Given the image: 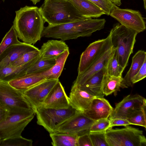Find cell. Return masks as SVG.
Listing matches in <instances>:
<instances>
[{"label": "cell", "instance_id": "4dcf8cb0", "mask_svg": "<svg viewBox=\"0 0 146 146\" xmlns=\"http://www.w3.org/2000/svg\"><path fill=\"white\" fill-rule=\"evenodd\" d=\"M126 119L131 125L146 128V108L137 110L132 113Z\"/></svg>", "mask_w": 146, "mask_h": 146}, {"label": "cell", "instance_id": "277c9868", "mask_svg": "<svg viewBox=\"0 0 146 146\" xmlns=\"http://www.w3.org/2000/svg\"><path fill=\"white\" fill-rule=\"evenodd\" d=\"M137 34L136 31L117 23L113 26L109 34L112 45L115 49L118 62L124 69L133 53Z\"/></svg>", "mask_w": 146, "mask_h": 146}, {"label": "cell", "instance_id": "7a4b0ae2", "mask_svg": "<svg viewBox=\"0 0 146 146\" xmlns=\"http://www.w3.org/2000/svg\"><path fill=\"white\" fill-rule=\"evenodd\" d=\"M106 22L104 19L85 18L62 24L48 25L44 27L42 36L60 39L63 41L80 37L89 36L94 33L103 29Z\"/></svg>", "mask_w": 146, "mask_h": 146}, {"label": "cell", "instance_id": "603a6c76", "mask_svg": "<svg viewBox=\"0 0 146 146\" xmlns=\"http://www.w3.org/2000/svg\"><path fill=\"white\" fill-rule=\"evenodd\" d=\"M40 57L22 66H14L9 65L0 69V81L9 82L25 75L28 69Z\"/></svg>", "mask_w": 146, "mask_h": 146}, {"label": "cell", "instance_id": "74e56055", "mask_svg": "<svg viewBox=\"0 0 146 146\" xmlns=\"http://www.w3.org/2000/svg\"><path fill=\"white\" fill-rule=\"evenodd\" d=\"M89 132L78 136V146H92Z\"/></svg>", "mask_w": 146, "mask_h": 146}, {"label": "cell", "instance_id": "836d02e7", "mask_svg": "<svg viewBox=\"0 0 146 146\" xmlns=\"http://www.w3.org/2000/svg\"><path fill=\"white\" fill-rule=\"evenodd\" d=\"M105 132H89L92 146H108L106 138Z\"/></svg>", "mask_w": 146, "mask_h": 146}, {"label": "cell", "instance_id": "30bf717a", "mask_svg": "<svg viewBox=\"0 0 146 146\" xmlns=\"http://www.w3.org/2000/svg\"><path fill=\"white\" fill-rule=\"evenodd\" d=\"M110 15L121 25L136 31L138 33L145 29V21L139 11L121 9L115 5Z\"/></svg>", "mask_w": 146, "mask_h": 146}, {"label": "cell", "instance_id": "f546056e", "mask_svg": "<svg viewBox=\"0 0 146 146\" xmlns=\"http://www.w3.org/2000/svg\"><path fill=\"white\" fill-rule=\"evenodd\" d=\"M106 69L107 73L110 75L122 77V73L124 69L119 65L118 62L115 50L110 58Z\"/></svg>", "mask_w": 146, "mask_h": 146}, {"label": "cell", "instance_id": "5b68a950", "mask_svg": "<svg viewBox=\"0 0 146 146\" xmlns=\"http://www.w3.org/2000/svg\"><path fill=\"white\" fill-rule=\"evenodd\" d=\"M35 114L34 111L30 110L9 111L6 118L0 122V141L21 136Z\"/></svg>", "mask_w": 146, "mask_h": 146}, {"label": "cell", "instance_id": "6da1fadb", "mask_svg": "<svg viewBox=\"0 0 146 146\" xmlns=\"http://www.w3.org/2000/svg\"><path fill=\"white\" fill-rule=\"evenodd\" d=\"M13 25L18 38L33 45L40 40L45 22L40 8L27 5L15 11Z\"/></svg>", "mask_w": 146, "mask_h": 146}, {"label": "cell", "instance_id": "60d3db41", "mask_svg": "<svg viewBox=\"0 0 146 146\" xmlns=\"http://www.w3.org/2000/svg\"><path fill=\"white\" fill-rule=\"evenodd\" d=\"M114 5L117 6H120L121 4V0H110Z\"/></svg>", "mask_w": 146, "mask_h": 146}, {"label": "cell", "instance_id": "484cf974", "mask_svg": "<svg viewBox=\"0 0 146 146\" xmlns=\"http://www.w3.org/2000/svg\"><path fill=\"white\" fill-rule=\"evenodd\" d=\"M122 77H117L108 74L106 71L102 82V90L104 95L107 96L114 93L115 95L120 91Z\"/></svg>", "mask_w": 146, "mask_h": 146}, {"label": "cell", "instance_id": "4fadbf2b", "mask_svg": "<svg viewBox=\"0 0 146 146\" xmlns=\"http://www.w3.org/2000/svg\"><path fill=\"white\" fill-rule=\"evenodd\" d=\"M146 107V100L145 98L138 94H129L116 104L109 119H126L135 110Z\"/></svg>", "mask_w": 146, "mask_h": 146}, {"label": "cell", "instance_id": "83f0119b", "mask_svg": "<svg viewBox=\"0 0 146 146\" xmlns=\"http://www.w3.org/2000/svg\"><path fill=\"white\" fill-rule=\"evenodd\" d=\"M12 26L6 33L0 44V58L4 52L12 45L20 42Z\"/></svg>", "mask_w": 146, "mask_h": 146}, {"label": "cell", "instance_id": "d6986e66", "mask_svg": "<svg viewBox=\"0 0 146 146\" xmlns=\"http://www.w3.org/2000/svg\"><path fill=\"white\" fill-rule=\"evenodd\" d=\"M68 50L69 48L64 41L53 40L44 43L39 49L40 57L45 60L56 59Z\"/></svg>", "mask_w": 146, "mask_h": 146}, {"label": "cell", "instance_id": "ba28073f", "mask_svg": "<svg viewBox=\"0 0 146 146\" xmlns=\"http://www.w3.org/2000/svg\"><path fill=\"white\" fill-rule=\"evenodd\" d=\"M0 105L9 111L30 110L35 112L23 92L13 87L8 82L1 81H0Z\"/></svg>", "mask_w": 146, "mask_h": 146}, {"label": "cell", "instance_id": "d6a6232c", "mask_svg": "<svg viewBox=\"0 0 146 146\" xmlns=\"http://www.w3.org/2000/svg\"><path fill=\"white\" fill-rule=\"evenodd\" d=\"M40 57L39 49L24 54L10 65L19 66L28 63Z\"/></svg>", "mask_w": 146, "mask_h": 146}, {"label": "cell", "instance_id": "d590c367", "mask_svg": "<svg viewBox=\"0 0 146 146\" xmlns=\"http://www.w3.org/2000/svg\"><path fill=\"white\" fill-rule=\"evenodd\" d=\"M99 7L107 15H110L115 5L110 0H88Z\"/></svg>", "mask_w": 146, "mask_h": 146}, {"label": "cell", "instance_id": "cb8c5ba5", "mask_svg": "<svg viewBox=\"0 0 146 146\" xmlns=\"http://www.w3.org/2000/svg\"><path fill=\"white\" fill-rule=\"evenodd\" d=\"M46 80L37 73L28 74L11 80L8 83L15 88L23 92Z\"/></svg>", "mask_w": 146, "mask_h": 146}, {"label": "cell", "instance_id": "9a60e30c", "mask_svg": "<svg viewBox=\"0 0 146 146\" xmlns=\"http://www.w3.org/2000/svg\"><path fill=\"white\" fill-rule=\"evenodd\" d=\"M115 50L112 46L84 72L78 74L72 86H79L82 85L94 74L106 68L110 58Z\"/></svg>", "mask_w": 146, "mask_h": 146}, {"label": "cell", "instance_id": "ee69618b", "mask_svg": "<svg viewBox=\"0 0 146 146\" xmlns=\"http://www.w3.org/2000/svg\"><path fill=\"white\" fill-rule=\"evenodd\" d=\"M2 0L3 1V2H4V1H5V0Z\"/></svg>", "mask_w": 146, "mask_h": 146}, {"label": "cell", "instance_id": "8d00e7d4", "mask_svg": "<svg viewBox=\"0 0 146 146\" xmlns=\"http://www.w3.org/2000/svg\"><path fill=\"white\" fill-rule=\"evenodd\" d=\"M146 76V60L144 62L140 70L131 80L133 85L144 79Z\"/></svg>", "mask_w": 146, "mask_h": 146}, {"label": "cell", "instance_id": "4316f807", "mask_svg": "<svg viewBox=\"0 0 146 146\" xmlns=\"http://www.w3.org/2000/svg\"><path fill=\"white\" fill-rule=\"evenodd\" d=\"M53 146H78V135L55 132L50 133Z\"/></svg>", "mask_w": 146, "mask_h": 146}, {"label": "cell", "instance_id": "3957f363", "mask_svg": "<svg viewBox=\"0 0 146 146\" xmlns=\"http://www.w3.org/2000/svg\"><path fill=\"white\" fill-rule=\"evenodd\" d=\"M40 8L45 22L50 25L72 22L85 18L70 0H45Z\"/></svg>", "mask_w": 146, "mask_h": 146}, {"label": "cell", "instance_id": "2e32d148", "mask_svg": "<svg viewBox=\"0 0 146 146\" xmlns=\"http://www.w3.org/2000/svg\"><path fill=\"white\" fill-rule=\"evenodd\" d=\"M95 97L78 87L72 86L68 100L70 106L72 108L84 113L89 109Z\"/></svg>", "mask_w": 146, "mask_h": 146}, {"label": "cell", "instance_id": "ac0fdd59", "mask_svg": "<svg viewBox=\"0 0 146 146\" xmlns=\"http://www.w3.org/2000/svg\"><path fill=\"white\" fill-rule=\"evenodd\" d=\"M113 109L108 100L104 97H95L92 100L89 109L84 113L96 121L108 118Z\"/></svg>", "mask_w": 146, "mask_h": 146}, {"label": "cell", "instance_id": "ab89813d", "mask_svg": "<svg viewBox=\"0 0 146 146\" xmlns=\"http://www.w3.org/2000/svg\"><path fill=\"white\" fill-rule=\"evenodd\" d=\"M9 112L7 110L0 105V122L6 118Z\"/></svg>", "mask_w": 146, "mask_h": 146}, {"label": "cell", "instance_id": "b9f144b4", "mask_svg": "<svg viewBox=\"0 0 146 146\" xmlns=\"http://www.w3.org/2000/svg\"><path fill=\"white\" fill-rule=\"evenodd\" d=\"M34 5H36L41 0H30Z\"/></svg>", "mask_w": 146, "mask_h": 146}, {"label": "cell", "instance_id": "e0dca14e", "mask_svg": "<svg viewBox=\"0 0 146 146\" xmlns=\"http://www.w3.org/2000/svg\"><path fill=\"white\" fill-rule=\"evenodd\" d=\"M38 49L33 45L24 42L12 45L0 58V69L11 65L25 53Z\"/></svg>", "mask_w": 146, "mask_h": 146}, {"label": "cell", "instance_id": "ffe728a7", "mask_svg": "<svg viewBox=\"0 0 146 146\" xmlns=\"http://www.w3.org/2000/svg\"><path fill=\"white\" fill-rule=\"evenodd\" d=\"M106 71V68L102 69L93 74L83 84L77 86L95 97H104L102 85Z\"/></svg>", "mask_w": 146, "mask_h": 146}, {"label": "cell", "instance_id": "7bdbcfd3", "mask_svg": "<svg viewBox=\"0 0 146 146\" xmlns=\"http://www.w3.org/2000/svg\"><path fill=\"white\" fill-rule=\"evenodd\" d=\"M144 2V7L145 9H146V0H143Z\"/></svg>", "mask_w": 146, "mask_h": 146}, {"label": "cell", "instance_id": "7c38bea8", "mask_svg": "<svg viewBox=\"0 0 146 146\" xmlns=\"http://www.w3.org/2000/svg\"><path fill=\"white\" fill-rule=\"evenodd\" d=\"M59 80L58 79L46 80L23 92L35 113L36 110L42 106L48 94Z\"/></svg>", "mask_w": 146, "mask_h": 146}, {"label": "cell", "instance_id": "9c48e42d", "mask_svg": "<svg viewBox=\"0 0 146 146\" xmlns=\"http://www.w3.org/2000/svg\"><path fill=\"white\" fill-rule=\"evenodd\" d=\"M112 46L109 35L105 38L99 39L90 44L80 56L78 74L84 72Z\"/></svg>", "mask_w": 146, "mask_h": 146}, {"label": "cell", "instance_id": "44dd1931", "mask_svg": "<svg viewBox=\"0 0 146 146\" xmlns=\"http://www.w3.org/2000/svg\"><path fill=\"white\" fill-rule=\"evenodd\" d=\"M146 60V52L143 50H139L132 58L131 66L124 78L121 84V88H123L133 86L131 80L139 71L144 61Z\"/></svg>", "mask_w": 146, "mask_h": 146}, {"label": "cell", "instance_id": "5bb4252c", "mask_svg": "<svg viewBox=\"0 0 146 146\" xmlns=\"http://www.w3.org/2000/svg\"><path fill=\"white\" fill-rule=\"evenodd\" d=\"M68 97L59 80L48 94L41 106L54 109H67L70 106Z\"/></svg>", "mask_w": 146, "mask_h": 146}, {"label": "cell", "instance_id": "e575fe53", "mask_svg": "<svg viewBox=\"0 0 146 146\" xmlns=\"http://www.w3.org/2000/svg\"><path fill=\"white\" fill-rule=\"evenodd\" d=\"M110 123V120L108 118L101 119L96 121L91 126L89 132L106 131L109 128Z\"/></svg>", "mask_w": 146, "mask_h": 146}, {"label": "cell", "instance_id": "8992f818", "mask_svg": "<svg viewBox=\"0 0 146 146\" xmlns=\"http://www.w3.org/2000/svg\"><path fill=\"white\" fill-rule=\"evenodd\" d=\"M105 135L108 146L146 145V139L143 131L128 125L121 129L109 128Z\"/></svg>", "mask_w": 146, "mask_h": 146}, {"label": "cell", "instance_id": "d4e9b609", "mask_svg": "<svg viewBox=\"0 0 146 146\" xmlns=\"http://www.w3.org/2000/svg\"><path fill=\"white\" fill-rule=\"evenodd\" d=\"M69 54V50L65 51L56 59L55 63L51 68L47 70L37 73L46 80L58 79Z\"/></svg>", "mask_w": 146, "mask_h": 146}, {"label": "cell", "instance_id": "7402d4cb", "mask_svg": "<svg viewBox=\"0 0 146 146\" xmlns=\"http://www.w3.org/2000/svg\"><path fill=\"white\" fill-rule=\"evenodd\" d=\"M80 15L85 18H98L105 14L97 6L88 0H70Z\"/></svg>", "mask_w": 146, "mask_h": 146}, {"label": "cell", "instance_id": "52a82bcc", "mask_svg": "<svg viewBox=\"0 0 146 146\" xmlns=\"http://www.w3.org/2000/svg\"><path fill=\"white\" fill-rule=\"evenodd\" d=\"M78 111L71 106L67 109H63L47 108L41 106L36 111L37 123L43 126L49 133H53L60 125Z\"/></svg>", "mask_w": 146, "mask_h": 146}, {"label": "cell", "instance_id": "f1b7e54d", "mask_svg": "<svg viewBox=\"0 0 146 146\" xmlns=\"http://www.w3.org/2000/svg\"><path fill=\"white\" fill-rule=\"evenodd\" d=\"M56 59L43 60L40 57L27 70L26 74L37 73L48 70L53 66Z\"/></svg>", "mask_w": 146, "mask_h": 146}, {"label": "cell", "instance_id": "1f68e13d", "mask_svg": "<svg viewBox=\"0 0 146 146\" xmlns=\"http://www.w3.org/2000/svg\"><path fill=\"white\" fill-rule=\"evenodd\" d=\"M33 141L21 135L0 141V146H32Z\"/></svg>", "mask_w": 146, "mask_h": 146}, {"label": "cell", "instance_id": "8fae6325", "mask_svg": "<svg viewBox=\"0 0 146 146\" xmlns=\"http://www.w3.org/2000/svg\"><path fill=\"white\" fill-rule=\"evenodd\" d=\"M95 121L84 113L78 111L75 115L60 125L55 132L78 136L89 132L91 126Z\"/></svg>", "mask_w": 146, "mask_h": 146}, {"label": "cell", "instance_id": "f35d334b", "mask_svg": "<svg viewBox=\"0 0 146 146\" xmlns=\"http://www.w3.org/2000/svg\"><path fill=\"white\" fill-rule=\"evenodd\" d=\"M109 128L113 126H126L131 125L126 119L121 118H115L109 119Z\"/></svg>", "mask_w": 146, "mask_h": 146}]
</instances>
